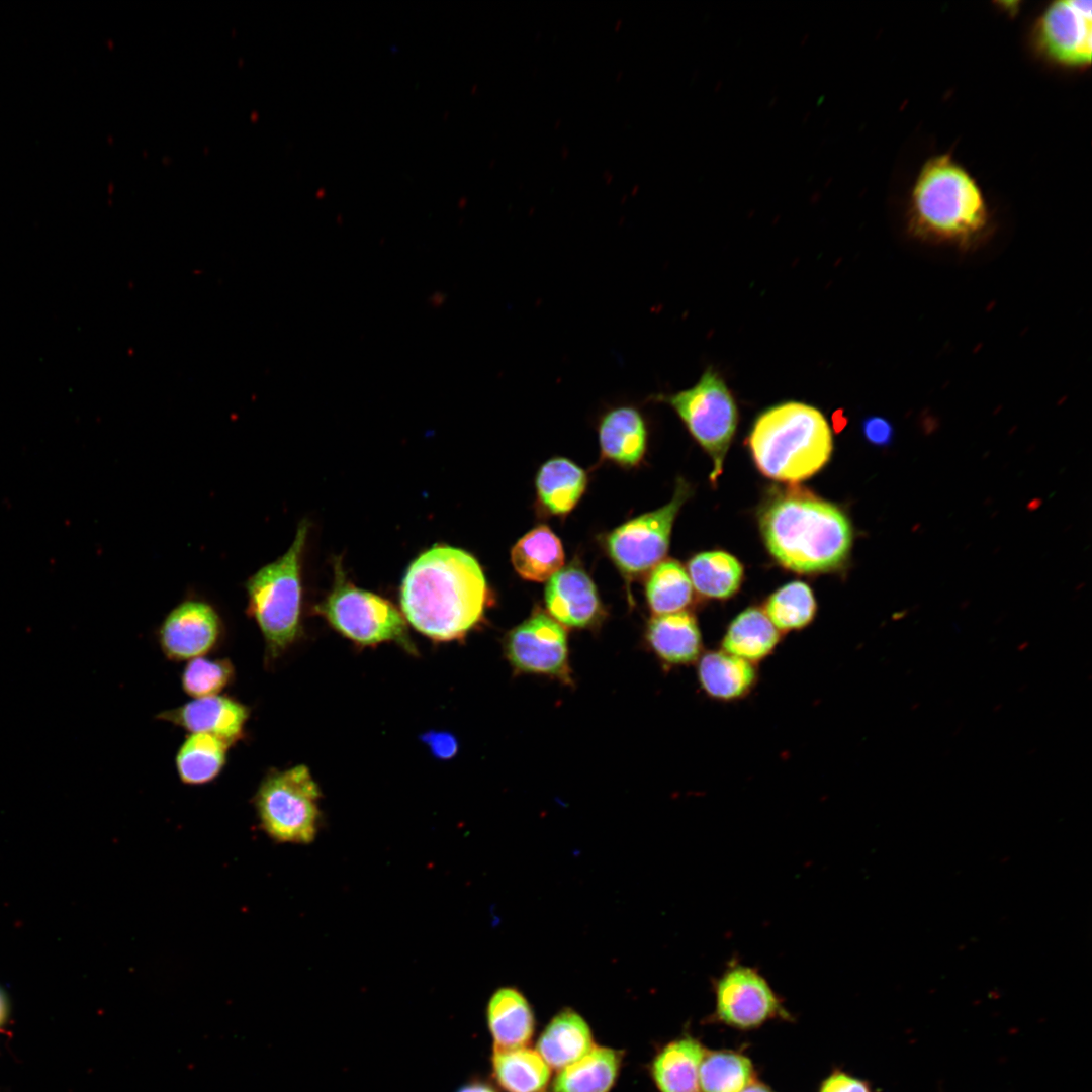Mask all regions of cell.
<instances>
[{
    "label": "cell",
    "instance_id": "13",
    "mask_svg": "<svg viewBox=\"0 0 1092 1092\" xmlns=\"http://www.w3.org/2000/svg\"><path fill=\"white\" fill-rule=\"evenodd\" d=\"M1087 0L1050 5L1038 21L1036 38L1045 55L1066 66L1089 65L1092 51V7Z\"/></svg>",
    "mask_w": 1092,
    "mask_h": 1092
},
{
    "label": "cell",
    "instance_id": "21",
    "mask_svg": "<svg viewBox=\"0 0 1092 1092\" xmlns=\"http://www.w3.org/2000/svg\"><path fill=\"white\" fill-rule=\"evenodd\" d=\"M706 1054L696 1038L686 1035L665 1044L651 1063V1076L659 1092H701L699 1070Z\"/></svg>",
    "mask_w": 1092,
    "mask_h": 1092
},
{
    "label": "cell",
    "instance_id": "12",
    "mask_svg": "<svg viewBox=\"0 0 1092 1092\" xmlns=\"http://www.w3.org/2000/svg\"><path fill=\"white\" fill-rule=\"evenodd\" d=\"M223 623L216 609L202 599H186L164 618L157 631L164 655L174 661L204 656L219 643Z\"/></svg>",
    "mask_w": 1092,
    "mask_h": 1092
},
{
    "label": "cell",
    "instance_id": "15",
    "mask_svg": "<svg viewBox=\"0 0 1092 1092\" xmlns=\"http://www.w3.org/2000/svg\"><path fill=\"white\" fill-rule=\"evenodd\" d=\"M545 605L551 617L562 626L587 628L598 623L603 606L597 587L587 572L572 562L548 579Z\"/></svg>",
    "mask_w": 1092,
    "mask_h": 1092
},
{
    "label": "cell",
    "instance_id": "6",
    "mask_svg": "<svg viewBox=\"0 0 1092 1092\" xmlns=\"http://www.w3.org/2000/svg\"><path fill=\"white\" fill-rule=\"evenodd\" d=\"M321 791L307 766L271 769L252 799L259 827L272 840L307 844L317 833Z\"/></svg>",
    "mask_w": 1092,
    "mask_h": 1092
},
{
    "label": "cell",
    "instance_id": "19",
    "mask_svg": "<svg viewBox=\"0 0 1092 1092\" xmlns=\"http://www.w3.org/2000/svg\"><path fill=\"white\" fill-rule=\"evenodd\" d=\"M486 1022L493 1048L527 1045L534 1034L535 1017L526 997L517 988H498L486 1007Z\"/></svg>",
    "mask_w": 1092,
    "mask_h": 1092
},
{
    "label": "cell",
    "instance_id": "29",
    "mask_svg": "<svg viewBox=\"0 0 1092 1092\" xmlns=\"http://www.w3.org/2000/svg\"><path fill=\"white\" fill-rule=\"evenodd\" d=\"M645 592L654 615L685 611L693 600V585L688 572L672 559L661 561L651 569Z\"/></svg>",
    "mask_w": 1092,
    "mask_h": 1092
},
{
    "label": "cell",
    "instance_id": "5",
    "mask_svg": "<svg viewBox=\"0 0 1092 1092\" xmlns=\"http://www.w3.org/2000/svg\"><path fill=\"white\" fill-rule=\"evenodd\" d=\"M308 532L302 520L287 551L260 567L245 582L247 612L265 641V658L271 662L300 636L301 560Z\"/></svg>",
    "mask_w": 1092,
    "mask_h": 1092
},
{
    "label": "cell",
    "instance_id": "14",
    "mask_svg": "<svg viewBox=\"0 0 1092 1092\" xmlns=\"http://www.w3.org/2000/svg\"><path fill=\"white\" fill-rule=\"evenodd\" d=\"M249 717L248 706L232 697L220 695L193 699L156 716L158 720L181 727L190 733L215 736L230 746L244 737Z\"/></svg>",
    "mask_w": 1092,
    "mask_h": 1092
},
{
    "label": "cell",
    "instance_id": "22",
    "mask_svg": "<svg viewBox=\"0 0 1092 1092\" xmlns=\"http://www.w3.org/2000/svg\"><path fill=\"white\" fill-rule=\"evenodd\" d=\"M622 1063V1052L594 1045L580 1059L558 1070L551 1092H610Z\"/></svg>",
    "mask_w": 1092,
    "mask_h": 1092
},
{
    "label": "cell",
    "instance_id": "32",
    "mask_svg": "<svg viewBox=\"0 0 1092 1092\" xmlns=\"http://www.w3.org/2000/svg\"><path fill=\"white\" fill-rule=\"evenodd\" d=\"M235 678V667L228 658L197 657L188 661L181 674L183 691L193 697L218 695Z\"/></svg>",
    "mask_w": 1092,
    "mask_h": 1092
},
{
    "label": "cell",
    "instance_id": "37",
    "mask_svg": "<svg viewBox=\"0 0 1092 1092\" xmlns=\"http://www.w3.org/2000/svg\"><path fill=\"white\" fill-rule=\"evenodd\" d=\"M8 1016V1001L6 995L0 989V1026L4 1024Z\"/></svg>",
    "mask_w": 1092,
    "mask_h": 1092
},
{
    "label": "cell",
    "instance_id": "1",
    "mask_svg": "<svg viewBox=\"0 0 1092 1092\" xmlns=\"http://www.w3.org/2000/svg\"><path fill=\"white\" fill-rule=\"evenodd\" d=\"M489 589L468 552L435 545L408 567L400 588L403 617L435 641L462 639L482 619Z\"/></svg>",
    "mask_w": 1092,
    "mask_h": 1092
},
{
    "label": "cell",
    "instance_id": "28",
    "mask_svg": "<svg viewBox=\"0 0 1092 1092\" xmlns=\"http://www.w3.org/2000/svg\"><path fill=\"white\" fill-rule=\"evenodd\" d=\"M230 745L223 740L205 733H191L180 745L175 764L182 783L204 785L219 776L223 769Z\"/></svg>",
    "mask_w": 1092,
    "mask_h": 1092
},
{
    "label": "cell",
    "instance_id": "27",
    "mask_svg": "<svg viewBox=\"0 0 1092 1092\" xmlns=\"http://www.w3.org/2000/svg\"><path fill=\"white\" fill-rule=\"evenodd\" d=\"M688 575L693 588L702 597L727 600L738 592L742 583L743 566L736 557L725 551H707L689 561Z\"/></svg>",
    "mask_w": 1092,
    "mask_h": 1092
},
{
    "label": "cell",
    "instance_id": "23",
    "mask_svg": "<svg viewBox=\"0 0 1092 1092\" xmlns=\"http://www.w3.org/2000/svg\"><path fill=\"white\" fill-rule=\"evenodd\" d=\"M782 636L762 609L748 607L728 625L721 649L756 664L776 650Z\"/></svg>",
    "mask_w": 1092,
    "mask_h": 1092
},
{
    "label": "cell",
    "instance_id": "38",
    "mask_svg": "<svg viewBox=\"0 0 1092 1092\" xmlns=\"http://www.w3.org/2000/svg\"><path fill=\"white\" fill-rule=\"evenodd\" d=\"M741 1092H774L766 1085L762 1083L752 1082L745 1087Z\"/></svg>",
    "mask_w": 1092,
    "mask_h": 1092
},
{
    "label": "cell",
    "instance_id": "7",
    "mask_svg": "<svg viewBox=\"0 0 1092 1092\" xmlns=\"http://www.w3.org/2000/svg\"><path fill=\"white\" fill-rule=\"evenodd\" d=\"M334 566L333 588L315 612L358 645L394 642L413 652L403 615L389 601L347 581L340 561Z\"/></svg>",
    "mask_w": 1092,
    "mask_h": 1092
},
{
    "label": "cell",
    "instance_id": "17",
    "mask_svg": "<svg viewBox=\"0 0 1092 1092\" xmlns=\"http://www.w3.org/2000/svg\"><path fill=\"white\" fill-rule=\"evenodd\" d=\"M598 430L605 458L624 466L639 464L646 451L648 431L646 421L636 406L622 404L608 410L602 416Z\"/></svg>",
    "mask_w": 1092,
    "mask_h": 1092
},
{
    "label": "cell",
    "instance_id": "11",
    "mask_svg": "<svg viewBox=\"0 0 1092 1092\" xmlns=\"http://www.w3.org/2000/svg\"><path fill=\"white\" fill-rule=\"evenodd\" d=\"M504 651L519 672L542 674L570 682L568 639L564 627L542 611L512 629Z\"/></svg>",
    "mask_w": 1092,
    "mask_h": 1092
},
{
    "label": "cell",
    "instance_id": "25",
    "mask_svg": "<svg viewBox=\"0 0 1092 1092\" xmlns=\"http://www.w3.org/2000/svg\"><path fill=\"white\" fill-rule=\"evenodd\" d=\"M564 559L560 539L545 525L527 532L511 550L514 569L530 581L548 580L563 567Z\"/></svg>",
    "mask_w": 1092,
    "mask_h": 1092
},
{
    "label": "cell",
    "instance_id": "20",
    "mask_svg": "<svg viewBox=\"0 0 1092 1092\" xmlns=\"http://www.w3.org/2000/svg\"><path fill=\"white\" fill-rule=\"evenodd\" d=\"M595 1045L590 1026L575 1010L565 1008L551 1018L536 1042V1051L555 1070H560Z\"/></svg>",
    "mask_w": 1092,
    "mask_h": 1092
},
{
    "label": "cell",
    "instance_id": "33",
    "mask_svg": "<svg viewBox=\"0 0 1092 1092\" xmlns=\"http://www.w3.org/2000/svg\"><path fill=\"white\" fill-rule=\"evenodd\" d=\"M819 1092H873L870 1085L842 1071L830 1074L821 1084Z\"/></svg>",
    "mask_w": 1092,
    "mask_h": 1092
},
{
    "label": "cell",
    "instance_id": "31",
    "mask_svg": "<svg viewBox=\"0 0 1092 1092\" xmlns=\"http://www.w3.org/2000/svg\"><path fill=\"white\" fill-rule=\"evenodd\" d=\"M754 1081L749 1058L734 1051L706 1052L699 1070L701 1092H741Z\"/></svg>",
    "mask_w": 1092,
    "mask_h": 1092
},
{
    "label": "cell",
    "instance_id": "2",
    "mask_svg": "<svg viewBox=\"0 0 1092 1092\" xmlns=\"http://www.w3.org/2000/svg\"><path fill=\"white\" fill-rule=\"evenodd\" d=\"M759 527L772 557L785 568L828 572L848 559L853 531L835 505L801 488L779 492L762 508Z\"/></svg>",
    "mask_w": 1092,
    "mask_h": 1092
},
{
    "label": "cell",
    "instance_id": "16",
    "mask_svg": "<svg viewBox=\"0 0 1092 1092\" xmlns=\"http://www.w3.org/2000/svg\"><path fill=\"white\" fill-rule=\"evenodd\" d=\"M646 640L657 657L672 666L694 663L703 653L698 621L687 610L652 617Z\"/></svg>",
    "mask_w": 1092,
    "mask_h": 1092
},
{
    "label": "cell",
    "instance_id": "18",
    "mask_svg": "<svg viewBox=\"0 0 1092 1092\" xmlns=\"http://www.w3.org/2000/svg\"><path fill=\"white\" fill-rule=\"evenodd\" d=\"M698 681L713 700L733 702L751 693L758 679L756 664L724 650L703 652L697 661Z\"/></svg>",
    "mask_w": 1092,
    "mask_h": 1092
},
{
    "label": "cell",
    "instance_id": "26",
    "mask_svg": "<svg viewBox=\"0 0 1092 1092\" xmlns=\"http://www.w3.org/2000/svg\"><path fill=\"white\" fill-rule=\"evenodd\" d=\"M587 484L585 471L571 460L557 457L545 462L536 476V490L542 507L552 515L571 512Z\"/></svg>",
    "mask_w": 1092,
    "mask_h": 1092
},
{
    "label": "cell",
    "instance_id": "4",
    "mask_svg": "<svg viewBox=\"0 0 1092 1092\" xmlns=\"http://www.w3.org/2000/svg\"><path fill=\"white\" fill-rule=\"evenodd\" d=\"M909 217L915 236L962 246L973 242L988 221L979 186L947 156L922 168L911 194Z\"/></svg>",
    "mask_w": 1092,
    "mask_h": 1092
},
{
    "label": "cell",
    "instance_id": "34",
    "mask_svg": "<svg viewBox=\"0 0 1092 1092\" xmlns=\"http://www.w3.org/2000/svg\"><path fill=\"white\" fill-rule=\"evenodd\" d=\"M862 432L866 439L876 446H887L894 437L892 424L888 420L877 416L863 421Z\"/></svg>",
    "mask_w": 1092,
    "mask_h": 1092
},
{
    "label": "cell",
    "instance_id": "3",
    "mask_svg": "<svg viewBox=\"0 0 1092 1092\" xmlns=\"http://www.w3.org/2000/svg\"><path fill=\"white\" fill-rule=\"evenodd\" d=\"M748 446L764 476L797 483L825 466L833 442L830 427L819 410L788 401L766 410L756 419Z\"/></svg>",
    "mask_w": 1092,
    "mask_h": 1092
},
{
    "label": "cell",
    "instance_id": "30",
    "mask_svg": "<svg viewBox=\"0 0 1092 1092\" xmlns=\"http://www.w3.org/2000/svg\"><path fill=\"white\" fill-rule=\"evenodd\" d=\"M763 612L782 633L800 631L812 623L817 603L810 586L802 581H791L765 601Z\"/></svg>",
    "mask_w": 1092,
    "mask_h": 1092
},
{
    "label": "cell",
    "instance_id": "36",
    "mask_svg": "<svg viewBox=\"0 0 1092 1092\" xmlns=\"http://www.w3.org/2000/svg\"><path fill=\"white\" fill-rule=\"evenodd\" d=\"M456 1092H496L491 1086L481 1082H471L461 1086Z\"/></svg>",
    "mask_w": 1092,
    "mask_h": 1092
},
{
    "label": "cell",
    "instance_id": "24",
    "mask_svg": "<svg viewBox=\"0 0 1092 1092\" xmlns=\"http://www.w3.org/2000/svg\"><path fill=\"white\" fill-rule=\"evenodd\" d=\"M491 1068L494 1081L505 1092H546L551 1081V1068L527 1045L493 1048Z\"/></svg>",
    "mask_w": 1092,
    "mask_h": 1092
},
{
    "label": "cell",
    "instance_id": "10",
    "mask_svg": "<svg viewBox=\"0 0 1092 1092\" xmlns=\"http://www.w3.org/2000/svg\"><path fill=\"white\" fill-rule=\"evenodd\" d=\"M714 1018L737 1029H752L776 1018H787L781 998L754 967L733 958L713 980Z\"/></svg>",
    "mask_w": 1092,
    "mask_h": 1092
},
{
    "label": "cell",
    "instance_id": "8",
    "mask_svg": "<svg viewBox=\"0 0 1092 1092\" xmlns=\"http://www.w3.org/2000/svg\"><path fill=\"white\" fill-rule=\"evenodd\" d=\"M653 398L669 404L709 454L713 461L710 481L716 484L738 420L735 400L723 379L709 368L692 387Z\"/></svg>",
    "mask_w": 1092,
    "mask_h": 1092
},
{
    "label": "cell",
    "instance_id": "9",
    "mask_svg": "<svg viewBox=\"0 0 1092 1092\" xmlns=\"http://www.w3.org/2000/svg\"><path fill=\"white\" fill-rule=\"evenodd\" d=\"M690 493L689 484L679 478L668 504L623 523L606 536L607 553L624 576L637 577L662 561L674 520Z\"/></svg>",
    "mask_w": 1092,
    "mask_h": 1092
},
{
    "label": "cell",
    "instance_id": "35",
    "mask_svg": "<svg viewBox=\"0 0 1092 1092\" xmlns=\"http://www.w3.org/2000/svg\"><path fill=\"white\" fill-rule=\"evenodd\" d=\"M422 740L429 746L431 752L439 759H449L457 751L455 737L447 732L430 731L422 736Z\"/></svg>",
    "mask_w": 1092,
    "mask_h": 1092
}]
</instances>
